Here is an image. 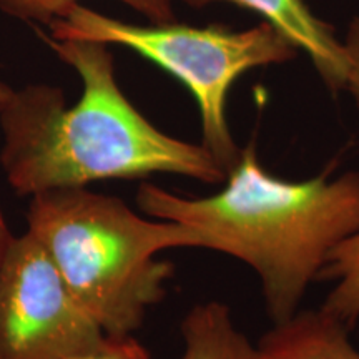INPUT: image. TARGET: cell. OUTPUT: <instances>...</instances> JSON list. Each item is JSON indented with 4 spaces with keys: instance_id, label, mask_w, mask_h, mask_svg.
<instances>
[{
    "instance_id": "1",
    "label": "cell",
    "mask_w": 359,
    "mask_h": 359,
    "mask_svg": "<svg viewBox=\"0 0 359 359\" xmlns=\"http://www.w3.org/2000/svg\"><path fill=\"white\" fill-rule=\"evenodd\" d=\"M37 35L79 74L83 93L69 107L60 88L15 90L0 114L8 183L20 195L80 188L100 180L173 173L219 183L226 173L203 145L160 132L130 103L115 80L109 45Z\"/></svg>"
},
{
    "instance_id": "2",
    "label": "cell",
    "mask_w": 359,
    "mask_h": 359,
    "mask_svg": "<svg viewBox=\"0 0 359 359\" xmlns=\"http://www.w3.org/2000/svg\"><path fill=\"white\" fill-rule=\"evenodd\" d=\"M137 203L148 217L203 231L210 250L253 268L278 325L298 313L331 251L359 231V173L286 182L266 172L248 145L217 195L191 200L145 183Z\"/></svg>"
},
{
    "instance_id": "3",
    "label": "cell",
    "mask_w": 359,
    "mask_h": 359,
    "mask_svg": "<svg viewBox=\"0 0 359 359\" xmlns=\"http://www.w3.org/2000/svg\"><path fill=\"white\" fill-rule=\"evenodd\" d=\"M80 306L105 334H132L167 294L173 264L155 257L180 246L208 248L203 231L133 213L122 200L80 188L37 193L27 213Z\"/></svg>"
},
{
    "instance_id": "4",
    "label": "cell",
    "mask_w": 359,
    "mask_h": 359,
    "mask_svg": "<svg viewBox=\"0 0 359 359\" xmlns=\"http://www.w3.org/2000/svg\"><path fill=\"white\" fill-rule=\"evenodd\" d=\"M48 29L50 37L57 40H90L130 48L180 80L198 105L203 147L226 175L241 156L226 118L233 83L246 72L283 64L298 53V48L268 22L246 30L175 22L147 27L111 19L75 4Z\"/></svg>"
},
{
    "instance_id": "5",
    "label": "cell",
    "mask_w": 359,
    "mask_h": 359,
    "mask_svg": "<svg viewBox=\"0 0 359 359\" xmlns=\"http://www.w3.org/2000/svg\"><path fill=\"white\" fill-rule=\"evenodd\" d=\"M103 336L37 238L12 236L0 262V359H72Z\"/></svg>"
},
{
    "instance_id": "6",
    "label": "cell",
    "mask_w": 359,
    "mask_h": 359,
    "mask_svg": "<svg viewBox=\"0 0 359 359\" xmlns=\"http://www.w3.org/2000/svg\"><path fill=\"white\" fill-rule=\"evenodd\" d=\"M193 7L212 2H231L259 13L264 22L285 35L298 50L306 52L323 82L333 92L346 85L348 57L344 42L334 35V29L318 19L304 0H183Z\"/></svg>"
},
{
    "instance_id": "7",
    "label": "cell",
    "mask_w": 359,
    "mask_h": 359,
    "mask_svg": "<svg viewBox=\"0 0 359 359\" xmlns=\"http://www.w3.org/2000/svg\"><path fill=\"white\" fill-rule=\"evenodd\" d=\"M349 330L323 309H304L262 336V359H359Z\"/></svg>"
},
{
    "instance_id": "8",
    "label": "cell",
    "mask_w": 359,
    "mask_h": 359,
    "mask_svg": "<svg viewBox=\"0 0 359 359\" xmlns=\"http://www.w3.org/2000/svg\"><path fill=\"white\" fill-rule=\"evenodd\" d=\"M180 359H262L258 348L233 325L230 308L210 302L198 304L182 323Z\"/></svg>"
},
{
    "instance_id": "9",
    "label": "cell",
    "mask_w": 359,
    "mask_h": 359,
    "mask_svg": "<svg viewBox=\"0 0 359 359\" xmlns=\"http://www.w3.org/2000/svg\"><path fill=\"white\" fill-rule=\"evenodd\" d=\"M318 280L336 281L321 309L343 323L349 331L359 323V231L331 251Z\"/></svg>"
},
{
    "instance_id": "10",
    "label": "cell",
    "mask_w": 359,
    "mask_h": 359,
    "mask_svg": "<svg viewBox=\"0 0 359 359\" xmlns=\"http://www.w3.org/2000/svg\"><path fill=\"white\" fill-rule=\"evenodd\" d=\"M125 6L143 13L151 24H170L175 22L173 0H120ZM79 0H0V8L8 15L22 20L40 22L50 25L62 19Z\"/></svg>"
},
{
    "instance_id": "11",
    "label": "cell",
    "mask_w": 359,
    "mask_h": 359,
    "mask_svg": "<svg viewBox=\"0 0 359 359\" xmlns=\"http://www.w3.org/2000/svg\"><path fill=\"white\" fill-rule=\"evenodd\" d=\"M72 359H151L132 334H105L95 348Z\"/></svg>"
},
{
    "instance_id": "12",
    "label": "cell",
    "mask_w": 359,
    "mask_h": 359,
    "mask_svg": "<svg viewBox=\"0 0 359 359\" xmlns=\"http://www.w3.org/2000/svg\"><path fill=\"white\" fill-rule=\"evenodd\" d=\"M344 48H346L348 57V70H346V85L344 90L351 93L354 102L359 107V17L351 22L348 29L346 40H344Z\"/></svg>"
},
{
    "instance_id": "13",
    "label": "cell",
    "mask_w": 359,
    "mask_h": 359,
    "mask_svg": "<svg viewBox=\"0 0 359 359\" xmlns=\"http://www.w3.org/2000/svg\"><path fill=\"white\" fill-rule=\"evenodd\" d=\"M11 238H12V233L8 231L6 218H4L2 212H0V262H2L4 251H6L8 241H11Z\"/></svg>"
},
{
    "instance_id": "14",
    "label": "cell",
    "mask_w": 359,
    "mask_h": 359,
    "mask_svg": "<svg viewBox=\"0 0 359 359\" xmlns=\"http://www.w3.org/2000/svg\"><path fill=\"white\" fill-rule=\"evenodd\" d=\"M13 92H15V90L8 87L7 83L0 82V114H2V110L6 109L7 103L11 102V98H12V95H13Z\"/></svg>"
}]
</instances>
